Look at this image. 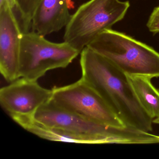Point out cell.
Wrapping results in <instances>:
<instances>
[{
    "mask_svg": "<svg viewBox=\"0 0 159 159\" xmlns=\"http://www.w3.org/2000/svg\"><path fill=\"white\" fill-rule=\"evenodd\" d=\"M127 76L138 100L146 113L152 119L159 117V92L152 84V78L140 75Z\"/></svg>",
    "mask_w": 159,
    "mask_h": 159,
    "instance_id": "11",
    "label": "cell"
},
{
    "mask_svg": "<svg viewBox=\"0 0 159 159\" xmlns=\"http://www.w3.org/2000/svg\"><path fill=\"white\" fill-rule=\"evenodd\" d=\"M128 1L89 0L80 6L66 26L64 41L82 52L102 32L123 19Z\"/></svg>",
    "mask_w": 159,
    "mask_h": 159,
    "instance_id": "4",
    "label": "cell"
},
{
    "mask_svg": "<svg viewBox=\"0 0 159 159\" xmlns=\"http://www.w3.org/2000/svg\"><path fill=\"white\" fill-rule=\"evenodd\" d=\"M23 30L14 10L0 8V71L6 80L20 78L19 73L20 41Z\"/></svg>",
    "mask_w": 159,
    "mask_h": 159,
    "instance_id": "8",
    "label": "cell"
},
{
    "mask_svg": "<svg viewBox=\"0 0 159 159\" xmlns=\"http://www.w3.org/2000/svg\"><path fill=\"white\" fill-rule=\"evenodd\" d=\"M51 101L63 109L98 123L127 127L105 100L82 78L69 85L53 87Z\"/></svg>",
    "mask_w": 159,
    "mask_h": 159,
    "instance_id": "6",
    "label": "cell"
},
{
    "mask_svg": "<svg viewBox=\"0 0 159 159\" xmlns=\"http://www.w3.org/2000/svg\"><path fill=\"white\" fill-rule=\"evenodd\" d=\"M4 7L14 10L15 8V0H0V8Z\"/></svg>",
    "mask_w": 159,
    "mask_h": 159,
    "instance_id": "14",
    "label": "cell"
},
{
    "mask_svg": "<svg viewBox=\"0 0 159 159\" xmlns=\"http://www.w3.org/2000/svg\"><path fill=\"white\" fill-rule=\"evenodd\" d=\"M35 120L48 127L103 139L107 144H152L155 135L128 127H118L98 123L57 107L50 100L35 114Z\"/></svg>",
    "mask_w": 159,
    "mask_h": 159,
    "instance_id": "3",
    "label": "cell"
},
{
    "mask_svg": "<svg viewBox=\"0 0 159 159\" xmlns=\"http://www.w3.org/2000/svg\"><path fill=\"white\" fill-rule=\"evenodd\" d=\"M29 132L41 138L51 141L87 144H107L103 139L91 135L82 134L66 130L48 127L35 120L23 126Z\"/></svg>",
    "mask_w": 159,
    "mask_h": 159,
    "instance_id": "10",
    "label": "cell"
},
{
    "mask_svg": "<svg viewBox=\"0 0 159 159\" xmlns=\"http://www.w3.org/2000/svg\"><path fill=\"white\" fill-rule=\"evenodd\" d=\"M41 0H15V9L19 13L23 32L30 31L34 13Z\"/></svg>",
    "mask_w": 159,
    "mask_h": 159,
    "instance_id": "12",
    "label": "cell"
},
{
    "mask_svg": "<svg viewBox=\"0 0 159 159\" xmlns=\"http://www.w3.org/2000/svg\"><path fill=\"white\" fill-rule=\"evenodd\" d=\"M147 27L152 33L159 32V6L154 8L148 20Z\"/></svg>",
    "mask_w": 159,
    "mask_h": 159,
    "instance_id": "13",
    "label": "cell"
},
{
    "mask_svg": "<svg viewBox=\"0 0 159 159\" xmlns=\"http://www.w3.org/2000/svg\"><path fill=\"white\" fill-rule=\"evenodd\" d=\"M71 1L41 0L32 18V31L45 37L66 27L71 17Z\"/></svg>",
    "mask_w": 159,
    "mask_h": 159,
    "instance_id": "9",
    "label": "cell"
},
{
    "mask_svg": "<svg viewBox=\"0 0 159 159\" xmlns=\"http://www.w3.org/2000/svg\"><path fill=\"white\" fill-rule=\"evenodd\" d=\"M82 79L105 100L127 127L150 133L152 119L141 107L128 76L88 47L80 53Z\"/></svg>",
    "mask_w": 159,
    "mask_h": 159,
    "instance_id": "1",
    "label": "cell"
},
{
    "mask_svg": "<svg viewBox=\"0 0 159 159\" xmlns=\"http://www.w3.org/2000/svg\"><path fill=\"white\" fill-rule=\"evenodd\" d=\"M52 90L45 89L37 81L17 79L0 90L2 108L20 126L35 120L39 109L52 99Z\"/></svg>",
    "mask_w": 159,
    "mask_h": 159,
    "instance_id": "7",
    "label": "cell"
},
{
    "mask_svg": "<svg viewBox=\"0 0 159 159\" xmlns=\"http://www.w3.org/2000/svg\"><path fill=\"white\" fill-rule=\"evenodd\" d=\"M80 52L67 43H55L34 31L22 32L20 77L38 81L52 70L67 67Z\"/></svg>",
    "mask_w": 159,
    "mask_h": 159,
    "instance_id": "5",
    "label": "cell"
},
{
    "mask_svg": "<svg viewBox=\"0 0 159 159\" xmlns=\"http://www.w3.org/2000/svg\"><path fill=\"white\" fill-rule=\"evenodd\" d=\"M152 122L154 123L159 124V117L155 118V119L152 120Z\"/></svg>",
    "mask_w": 159,
    "mask_h": 159,
    "instance_id": "15",
    "label": "cell"
},
{
    "mask_svg": "<svg viewBox=\"0 0 159 159\" xmlns=\"http://www.w3.org/2000/svg\"><path fill=\"white\" fill-rule=\"evenodd\" d=\"M127 75L159 77V53L130 36L111 29L87 46Z\"/></svg>",
    "mask_w": 159,
    "mask_h": 159,
    "instance_id": "2",
    "label": "cell"
}]
</instances>
